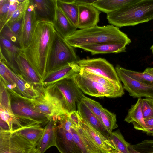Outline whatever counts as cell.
I'll return each instance as SVG.
<instances>
[{"mask_svg": "<svg viewBox=\"0 0 153 153\" xmlns=\"http://www.w3.org/2000/svg\"><path fill=\"white\" fill-rule=\"evenodd\" d=\"M115 68L120 81L123 84V88L128 92L129 95L134 98H153V85L133 79L122 71L119 65H117Z\"/></svg>", "mask_w": 153, "mask_h": 153, "instance_id": "cell-11", "label": "cell"}, {"mask_svg": "<svg viewBox=\"0 0 153 153\" xmlns=\"http://www.w3.org/2000/svg\"><path fill=\"white\" fill-rule=\"evenodd\" d=\"M67 115L76 128L80 127L81 117L77 110L69 112Z\"/></svg>", "mask_w": 153, "mask_h": 153, "instance_id": "cell-41", "label": "cell"}, {"mask_svg": "<svg viewBox=\"0 0 153 153\" xmlns=\"http://www.w3.org/2000/svg\"><path fill=\"white\" fill-rule=\"evenodd\" d=\"M37 22L33 5L31 0L24 16L19 37V42L22 50L30 45Z\"/></svg>", "mask_w": 153, "mask_h": 153, "instance_id": "cell-12", "label": "cell"}, {"mask_svg": "<svg viewBox=\"0 0 153 153\" xmlns=\"http://www.w3.org/2000/svg\"><path fill=\"white\" fill-rule=\"evenodd\" d=\"M79 73L82 76L105 87L124 94L123 88L121 82H117L111 81L102 76L85 71L82 69H80Z\"/></svg>", "mask_w": 153, "mask_h": 153, "instance_id": "cell-32", "label": "cell"}, {"mask_svg": "<svg viewBox=\"0 0 153 153\" xmlns=\"http://www.w3.org/2000/svg\"><path fill=\"white\" fill-rule=\"evenodd\" d=\"M109 153H117V150H114L110 152Z\"/></svg>", "mask_w": 153, "mask_h": 153, "instance_id": "cell-49", "label": "cell"}, {"mask_svg": "<svg viewBox=\"0 0 153 153\" xmlns=\"http://www.w3.org/2000/svg\"><path fill=\"white\" fill-rule=\"evenodd\" d=\"M129 153H142L135 150L133 147L132 145L130 144L128 146Z\"/></svg>", "mask_w": 153, "mask_h": 153, "instance_id": "cell-45", "label": "cell"}, {"mask_svg": "<svg viewBox=\"0 0 153 153\" xmlns=\"http://www.w3.org/2000/svg\"><path fill=\"white\" fill-rule=\"evenodd\" d=\"M124 43L116 42H105L83 46L80 47L91 53L92 55L100 54L119 53L126 51V46Z\"/></svg>", "mask_w": 153, "mask_h": 153, "instance_id": "cell-23", "label": "cell"}, {"mask_svg": "<svg viewBox=\"0 0 153 153\" xmlns=\"http://www.w3.org/2000/svg\"><path fill=\"white\" fill-rule=\"evenodd\" d=\"M10 5L9 7L7 16L5 21V25L10 19L14 12L18 8L20 2V0H10Z\"/></svg>", "mask_w": 153, "mask_h": 153, "instance_id": "cell-42", "label": "cell"}, {"mask_svg": "<svg viewBox=\"0 0 153 153\" xmlns=\"http://www.w3.org/2000/svg\"><path fill=\"white\" fill-rule=\"evenodd\" d=\"M79 101L84 104L102 123L101 114L103 108L99 102L88 97L84 94Z\"/></svg>", "mask_w": 153, "mask_h": 153, "instance_id": "cell-36", "label": "cell"}, {"mask_svg": "<svg viewBox=\"0 0 153 153\" xmlns=\"http://www.w3.org/2000/svg\"><path fill=\"white\" fill-rule=\"evenodd\" d=\"M122 71L133 79L147 85H153V76L144 72H138L121 66Z\"/></svg>", "mask_w": 153, "mask_h": 153, "instance_id": "cell-35", "label": "cell"}, {"mask_svg": "<svg viewBox=\"0 0 153 153\" xmlns=\"http://www.w3.org/2000/svg\"><path fill=\"white\" fill-rule=\"evenodd\" d=\"M132 146L135 150L141 153H153V140H144Z\"/></svg>", "mask_w": 153, "mask_h": 153, "instance_id": "cell-39", "label": "cell"}, {"mask_svg": "<svg viewBox=\"0 0 153 153\" xmlns=\"http://www.w3.org/2000/svg\"><path fill=\"white\" fill-rule=\"evenodd\" d=\"M29 2L30 0H20L18 8L5 25L10 24L21 17L25 13Z\"/></svg>", "mask_w": 153, "mask_h": 153, "instance_id": "cell-38", "label": "cell"}, {"mask_svg": "<svg viewBox=\"0 0 153 153\" xmlns=\"http://www.w3.org/2000/svg\"><path fill=\"white\" fill-rule=\"evenodd\" d=\"M0 46V61L13 72L21 76L16 60L22 53V49L1 36Z\"/></svg>", "mask_w": 153, "mask_h": 153, "instance_id": "cell-13", "label": "cell"}, {"mask_svg": "<svg viewBox=\"0 0 153 153\" xmlns=\"http://www.w3.org/2000/svg\"><path fill=\"white\" fill-rule=\"evenodd\" d=\"M13 82L15 88L14 94L28 99H34L42 97L45 90H42L27 82L22 76L14 72Z\"/></svg>", "mask_w": 153, "mask_h": 153, "instance_id": "cell-17", "label": "cell"}, {"mask_svg": "<svg viewBox=\"0 0 153 153\" xmlns=\"http://www.w3.org/2000/svg\"><path fill=\"white\" fill-rule=\"evenodd\" d=\"M136 0H96L92 4L100 11L107 14L123 8Z\"/></svg>", "mask_w": 153, "mask_h": 153, "instance_id": "cell-29", "label": "cell"}, {"mask_svg": "<svg viewBox=\"0 0 153 153\" xmlns=\"http://www.w3.org/2000/svg\"><path fill=\"white\" fill-rule=\"evenodd\" d=\"M36 20L53 23L56 7V0H31Z\"/></svg>", "mask_w": 153, "mask_h": 153, "instance_id": "cell-19", "label": "cell"}, {"mask_svg": "<svg viewBox=\"0 0 153 153\" xmlns=\"http://www.w3.org/2000/svg\"><path fill=\"white\" fill-rule=\"evenodd\" d=\"M73 139L82 153H101L81 127L71 129Z\"/></svg>", "mask_w": 153, "mask_h": 153, "instance_id": "cell-26", "label": "cell"}, {"mask_svg": "<svg viewBox=\"0 0 153 153\" xmlns=\"http://www.w3.org/2000/svg\"><path fill=\"white\" fill-rule=\"evenodd\" d=\"M75 1L79 8L77 28L82 29L97 25L100 11L92 4Z\"/></svg>", "mask_w": 153, "mask_h": 153, "instance_id": "cell-15", "label": "cell"}, {"mask_svg": "<svg viewBox=\"0 0 153 153\" xmlns=\"http://www.w3.org/2000/svg\"><path fill=\"white\" fill-rule=\"evenodd\" d=\"M142 99L138 98L136 103L131 105L128 110V114L124 121L132 123L136 129L142 131L148 134V129L145 124L141 110Z\"/></svg>", "mask_w": 153, "mask_h": 153, "instance_id": "cell-24", "label": "cell"}, {"mask_svg": "<svg viewBox=\"0 0 153 153\" xmlns=\"http://www.w3.org/2000/svg\"><path fill=\"white\" fill-rule=\"evenodd\" d=\"M55 146L61 153H82L75 143L71 131L56 124Z\"/></svg>", "mask_w": 153, "mask_h": 153, "instance_id": "cell-18", "label": "cell"}, {"mask_svg": "<svg viewBox=\"0 0 153 153\" xmlns=\"http://www.w3.org/2000/svg\"><path fill=\"white\" fill-rule=\"evenodd\" d=\"M36 145L14 132L0 131V153H31Z\"/></svg>", "mask_w": 153, "mask_h": 153, "instance_id": "cell-8", "label": "cell"}, {"mask_svg": "<svg viewBox=\"0 0 153 153\" xmlns=\"http://www.w3.org/2000/svg\"><path fill=\"white\" fill-rule=\"evenodd\" d=\"M77 110L81 118L93 127L108 137L109 134L102 123L87 107L79 100L76 103Z\"/></svg>", "mask_w": 153, "mask_h": 153, "instance_id": "cell-25", "label": "cell"}, {"mask_svg": "<svg viewBox=\"0 0 153 153\" xmlns=\"http://www.w3.org/2000/svg\"><path fill=\"white\" fill-rule=\"evenodd\" d=\"M153 76V68L148 67L143 71Z\"/></svg>", "mask_w": 153, "mask_h": 153, "instance_id": "cell-46", "label": "cell"}, {"mask_svg": "<svg viewBox=\"0 0 153 153\" xmlns=\"http://www.w3.org/2000/svg\"><path fill=\"white\" fill-rule=\"evenodd\" d=\"M71 78L83 93L91 96L117 98L121 97L124 94L87 78L79 72L73 75Z\"/></svg>", "mask_w": 153, "mask_h": 153, "instance_id": "cell-7", "label": "cell"}, {"mask_svg": "<svg viewBox=\"0 0 153 153\" xmlns=\"http://www.w3.org/2000/svg\"><path fill=\"white\" fill-rule=\"evenodd\" d=\"M10 4V0H0V30L5 25Z\"/></svg>", "mask_w": 153, "mask_h": 153, "instance_id": "cell-40", "label": "cell"}, {"mask_svg": "<svg viewBox=\"0 0 153 153\" xmlns=\"http://www.w3.org/2000/svg\"><path fill=\"white\" fill-rule=\"evenodd\" d=\"M53 24L54 28L65 39L77 30V28L70 22L57 5Z\"/></svg>", "mask_w": 153, "mask_h": 153, "instance_id": "cell-27", "label": "cell"}, {"mask_svg": "<svg viewBox=\"0 0 153 153\" xmlns=\"http://www.w3.org/2000/svg\"><path fill=\"white\" fill-rule=\"evenodd\" d=\"M150 49L151 50L152 53L153 55V45L151 47Z\"/></svg>", "mask_w": 153, "mask_h": 153, "instance_id": "cell-48", "label": "cell"}, {"mask_svg": "<svg viewBox=\"0 0 153 153\" xmlns=\"http://www.w3.org/2000/svg\"><path fill=\"white\" fill-rule=\"evenodd\" d=\"M31 153H41L36 148L33 149L31 152Z\"/></svg>", "mask_w": 153, "mask_h": 153, "instance_id": "cell-47", "label": "cell"}, {"mask_svg": "<svg viewBox=\"0 0 153 153\" xmlns=\"http://www.w3.org/2000/svg\"><path fill=\"white\" fill-rule=\"evenodd\" d=\"M0 120L8 126L10 131H13L24 127L13 114L11 109L10 96L4 93L0 95Z\"/></svg>", "mask_w": 153, "mask_h": 153, "instance_id": "cell-20", "label": "cell"}, {"mask_svg": "<svg viewBox=\"0 0 153 153\" xmlns=\"http://www.w3.org/2000/svg\"><path fill=\"white\" fill-rule=\"evenodd\" d=\"M65 40L73 47L79 48L83 46L105 42L122 43L126 45L131 42L126 34L119 27L111 25L77 30Z\"/></svg>", "mask_w": 153, "mask_h": 153, "instance_id": "cell-2", "label": "cell"}, {"mask_svg": "<svg viewBox=\"0 0 153 153\" xmlns=\"http://www.w3.org/2000/svg\"><path fill=\"white\" fill-rule=\"evenodd\" d=\"M53 23L37 22L29 46L21 54L42 79L46 74L49 54L55 34Z\"/></svg>", "mask_w": 153, "mask_h": 153, "instance_id": "cell-1", "label": "cell"}, {"mask_svg": "<svg viewBox=\"0 0 153 153\" xmlns=\"http://www.w3.org/2000/svg\"><path fill=\"white\" fill-rule=\"evenodd\" d=\"M10 93L13 113L24 126L36 124L42 126L47 123L51 117L37 111L28 99Z\"/></svg>", "mask_w": 153, "mask_h": 153, "instance_id": "cell-5", "label": "cell"}, {"mask_svg": "<svg viewBox=\"0 0 153 153\" xmlns=\"http://www.w3.org/2000/svg\"><path fill=\"white\" fill-rule=\"evenodd\" d=\"M108 138L114 144L117 151L122 153H129L128 147L130 144L125 140L119 130L112 132Z\"/></svg>", "mask_w": 153, "mask_h": 153, "instance_id": "cell-34", "label": "cell"}, {"mask_svg": "<svg viewBox=\"0 0 153 153\" xmlns=\"http://www.w3.org/2000/svg\"><path fill=\"white\" fill-rule=\"evenodd\" d=\"M24 14L15 21L5 25L2 29L0 30V36L7 39L12 44L20 48L19 37Z\"/></svg>", "mask_w": 153, "mask_h": 153, "instance_id": "cell-28", "label": "cell"}, {"mask_svg": "<svg viewBox=\"0 0 153 153\" xmlns=\"http://www.w3.org/2000/svg\"><path fill=\"white\" fill-rule=\"evenodd\" d=\"M17 63L22 77L26 81L37 88L44 90L42 79L21 53L18 56Z\"/></svg>", "mask_w": 153, "mask_h": 153, "instance_id": "cell-21", "label": "cell"}, {"mask_svg": "<svg viewBox=\"0 0 153 153\" xmlns=\"http://www.w3.org/2000/svg\"><path fill=\"white\" fill-rule=\"evenodd\" d=\"M80 127L101 153H109L113 150H117L108 137L104 136L81 118Z\"/></svg>", "mask_w": 153, "mask_h": 153, "instance_id": "cell-14", "label": "cell"}, {"mask_svg": "<svg viewBox=\"0 0 153 153\" xmlns=\"http://www.w3.org/2000/svg\"><path fill=\"white\" fill-rule=\"evenodd\" d=\"M117 153H122L121 152L117 150Z\"/></svg>", "mask_w": 153, "mask_h": 153, "instance_id": "cell-50", "label": "cell"}, {"mask_svg": "<svg viewBox=\"0 0 153 153\" xmlns=\"http://www.w3.org/2000/svg\"><path fill=\"white\" fill-rule=\"evenodd\" d=\"M108 23L117 27L134 26L153 20V0H136L107 14Z\"/></svg>", "mask_w": 153, "mask_h": 153, "instance_id": "cell-3", "label": "cell"}, {"mask_svg": "<svg viewBox=\"0 0 153 153\" xmlns=\"http://www.w3.org/2000/svg\"><path fill=\"white\" fill-rule=\"evenodd\" d=\"M56 4L68 19L77 27L79 8L75 0H56Z\"/></svg>", "mask_w": 153, "mask_h": 153, "instance_id": "cell-31", "label": "cell"}, {"mask_svg": "<svg viewBox=\"0 0 153 153\" xmlns=\"http://www.w3.org/2000/svg\"><path fill=\"white\" fill-rule=\"evenodd\" d=\"M144 121L149 130L147 134L153 136V117L144 119Z\"/></svg>", "mask_w": 153, "mask_h": 153, "instance_id": "cell-43", "label": "cell"}, {"mask_svg": "<svg viewBox=\"0 0 153 153\" xmlns=\"http://www.w3.org/2000/svg\"><path fill=\"white\" fill-rule=\"evenodd\" d=\"M80 70L77 62L69 63L46 74L42 79V83L45 88L46 87L61 80L71 77Z\"/></svg>", "mask_w": 153, "mask_h": 153, "instance_id": "cell-16", "label": "cell"}, {"mask_svg": "<svg viewBox=\"0 0 153 153\" xmlns=\"http://www.w3.org/2000/svg\"><path fill=\"white\" fill-rule=\"evenodd\" d=\"M56 133V116L51 117L44 127L42 135L36 144V148L44 153L52 146H55Z\"/></svg>", "mask_w": 153, "mask_h": 153, "instance_id": "cell-22", "label": "cell"}, {"mask_svg": "<svg viewBox=\"0 0 153 153\" xmlns=\"http://www.w3.org/2000/svg\"><path fill=\"white\" fill-rule=\"evenodd\" d=\"M28 99L37 111L50 117L68 113L59 99L45 88L43 96L34 99Z\"/></svg>", "mask_w": 153, "mask_h": 153, "instance_id": "cell-10", "label": "cell"}, {"mask_svg": "<svg viewBox=\"0 0 153 153\" xmlns=\"http://www.w3.org/2000/svg\"><path fill=\"white\" fill-rule=\"evenodd\" d=\"M141 110L144 119L153 117V98L142 99Z\"/></svg>", "mask_w": 153, "mask_h": 153, "instance_id": "cell-37", "label": "cell"}, {"mask_svg": "<svg viewBox=\"0 0 153 153\" xmlns=\"http://www.w3.org/2000/svg\"><path fill=\"white\" fill-rule=\"evenodd\" d=\"M77 64L81 69L102 76L110 80L121 82L115 68L106 60L101 58L79 60Z\"/></svg>", "mask_w": 153, "mask_h": 153, "instance_id": "cell-9", "label": "cell"}, {"mask_svg": "<svg viewBox=\"0 0 153 153\" xmlns=\"http://www.w3.org/2000/svg\"><path fill=\"white\" fill-rule=\"evenodd\" d=\"M96 0H76V2L85 4H92Z\"/></svg>", "mask_w": 153, "mask_h": 153, "instance_id": "cell-44", "label": "cell"}, {"mask_svg": "<svg viewBox=\"0 0 153 153\" xmlns=\"http://www.w3.org/2000/svg\"><path fill=\"white\" fill-rule=\"evenodd\" d=\"M54 29L55 34L49 54L46 74L69 63L77 62L80 60L74 48L69 44Z\"/></svg>", "mask_w": 153, "mask_h": 153, "instance_id": "cell-4", "label": "cell"}, {"mask_svg": "<svg viewBox=\"0 0 153 153\" xmlns=\"http://www.w3.org/2000/svg\"><path fill=\"white\" fill-rule=\"evenodd\" d=\"M101 118L102 124L109 135L113 130L118 127L116 114L107 109L103 108L101 114Z\"/></svg>", "mask_w": 153, "mask_h": 153, "instance_id": "cell-33", "label": "cell"}, {"mask_svg": "<svg viewBox=\"0 0 153 153\" xmlns=\"http://www.w3.org/2000/svg\"><path fill=\"white\" fill-rule=\"evenodd\" d=\"M45 88L59 99L68 113L77 110L76 103L84 95L71 77L61 80Z\"/></svg>", "mask_w": 153, "mask_h": 153, "instance_id": "cell-6", "label": "cell"}, {"mask_svg": "<svg viewBox=\"0 0 153 153\" xmlns=\"http://www.w3.org/2000/svg\"><path fill=\"white\" fill-rule=\"evenodd\" d=\"M44 128L39 124L26 126L13 131L30 142L36 144L41 137Z\"/></svg>", "mask_w": 153, "mask_h": 153, "instance_id": "cell-30", "label": "cell"}]
</instances>
